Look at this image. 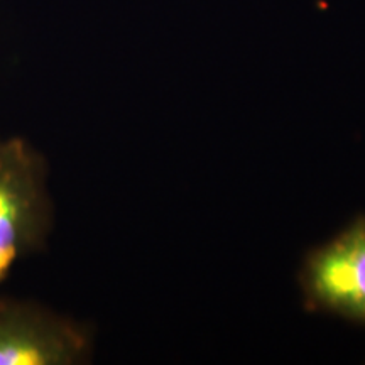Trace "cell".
I'll return each mask as SVG.
<instances>
[{"label":"cell","instance_id":"cell-1","mask_svg":"<svg viewBox=\"0 0 365 365\" xmlns=\"http://www.w3.org/2000/svg\"><path fill=\"white\" fill-rule=\"evenodd\" d=\"M53 228L48 159L27 137H0V286L46 249Z\"/></svg>","mask_w":365,"mask_h":365},{"label":"cell","instance_id":"cell-2","mask_svg":"<svg viewBox=\"0 0 365 365\" xmlns=\"http://www.w3.org/2000/svg\"><path fill=\"white\" fill-rule=\"evenodd\" d=\"M93 352V331L31 298L0 294V365H80Z\"/></svg>","mask_w":365,"mask_h":365},{"label":"cell","instance_id":"cell-3","mask_svg":"<svg viewBox=\"0 0 365 365\" xmlns=\"http://www.w3.org/2000/svg\"><path fill=\"white\" fill-rule=\"evenodd\" d=\"M299 286L308 312L365 327V215L308 252Z\"/></svg>","mask_w":365,"mask_h":365}]
</instances>
